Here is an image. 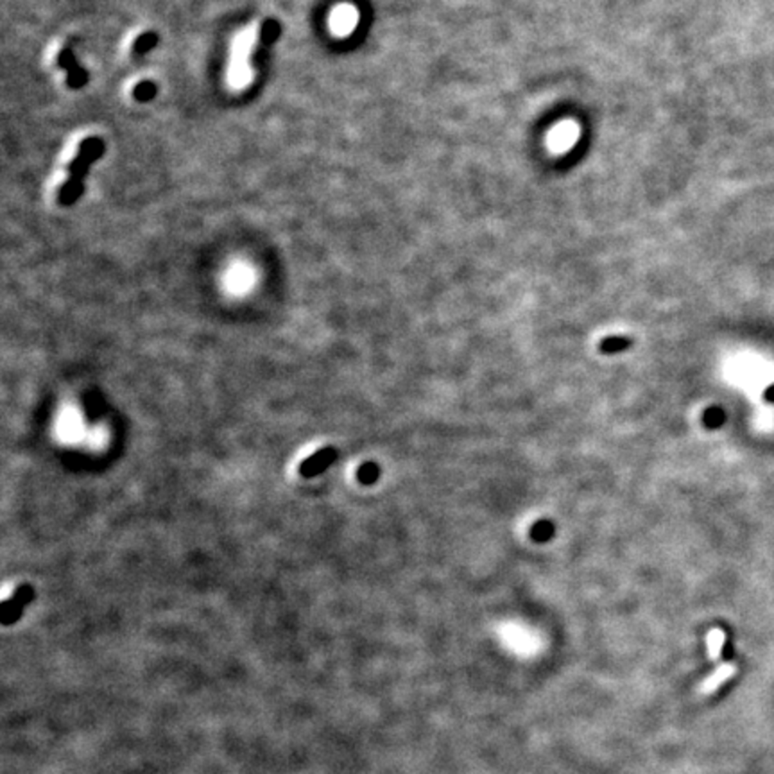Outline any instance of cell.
Here are the masks:
<instances>
[{
	"label": "cell",
	"instance_id": "cell-5",
	"mask_svg": "<svg viewBox=\"0 0 774 774\" xmlns=\"http://www.w3.org/2000/svg\"><path fill=\"white\" fill-rule=\"evenodd\" d=\"M735 672H737V667H735L733 663H722L719 669H715L714 672L710 674L705 681L701 683L699 692H701L702 695H710V693L717 692V688H721V685H724L728 679H731V677L735 676Z\"/></svg>",
	"mask_w": 774,
	"mask_h": 774
},
{
	"label": "cell",
	"instance_id": "cell-1",
	"mask_svg": "<svg viewBox=\"0 0 774 774\" xmlns=\"http://www.w3.org/2000/svg\"><path fill=\"white\" fill-rule=\"evenodd\" d=\"M106 144L101 137H88L81 142L77 153L69 165V177L57 192V203L70 206L85 192V177L90 167L104 154Z\"/></svg>",
	"mask_w": 774,
	"mask_h": 774
},
{
	"label": "cell",
	"instance_id": "cell-9",
	"mask_svg": "<svg viewBox=\"0 0 774 774\" xmlns=\"http://www.w3.org/2000/svg\"><path fill=\"white\" fill-rule=\"evenodd\" d=\"M158 93V86L154 85L153 81H142L133 88V97L138 102H149L153 101Z\"/></svg>",
	"mask_w": 774,
	"mask_h": 774
},
{
	"label": "cell",
	"instance_id": "cell-2",
	"mask_svg": "<svg viewBox=\"0 0 774 774\" xmlns=\"http://www.w3.org/2000/svg\"><path fill=\"white\" fill-rule=\"evenodd\" d=\"M57 67L67 70V85L72 90H79L88 83V72H86L76 60L72 45H67L60 50L56 60Z\"/></svg>",
	"mask_w": 774,
	"mask_h": 774
},
{
	"label": "cell",
	"instance_id": "cell-8",
	"mask_svg": "<svg viewBox=\"0 0 774 774\" xmlns=\"http://www.w3.org/2000/svg\"><path fill=\"white\" fill-rule=\"evenodd\" d=\"M722 645H724V633H722V629L714 627L708 633V654L712 660L721 658Z\"/></svg>",
	"mask_w": 774,
	"mask_h": 774
},
{
	"label": "cell",
	"instance_id": "cell-4",
	"mask_svg": "<svg viewBox=\"0 0 774 774\" xmlns=\"http://www.w3.org/2000/svg\"><path fill=\"white\" fill-rule=\"evenodd\" d=\"M577 137H579V129L576 124H561L554 129L548 138V144L556 153H564L569 151L572 145H576Z\"/></svg>",
	"mask_w": 774,
	"mask_h": 774
},
{
	"label": "cell",
	"instance_id": "cell-6",
	"mask_svg": "<svg viewBox=\"0 0 774 774\" xmlns=\"http://www.w3.org/2000/svg\"><path fill=\"white\" fill-rule=\"evenodd\" d=\"M280 34H282V24L278 20H274V18H267L262 24V27H260L258 43L262 45V47H267V45L274 43V41L278 40Z\"/></svg>",
	"mask_w": 774,
	"mask_h": 774
},
{
	"label": "cell",
	"instance_id": "cell-7",
	"mask_svg": "<svg viewBox=\"0 0 774 774\" xmlns=\"http://www.w3.org/2000/svg\"><path fill=\"white\" fill-rule=\"evenodd\" d=\"M158 41H160V36H158L156 32H153V31L144 32V34H140V36L135 40L133 53L138 54V56L151 53V50H153V48L158 45Z\"/></svg>",
	"mask_w": 774,
	"mask_h": 774
},
{
	"label": "cell",
	"instance_id": "cell-10",
	"mask_svg": "<svg viewBox=\"0 0 774 774\" xmlns=\"http://www.w3.org/2000/svg\"><path fill=\"white\" fill-rule=\"evenodd\" d=\"M371 472H376L375 466H371V464H367V466L364 468L362 472H360V473H364V475H359V479L362 480V482H371V480H375V479H376V475H371Z\"/></svg>",
	"mask_w": 774,
	"mask_h": 774
},
{
	"label": "cell",
	"instance_id": "cell-3",
	"mask_svg": "<svg viewBox=\"0 0 774 774\" xmlns=\"http://www.w3.org/2000/svg\"><path fill=\"white\" fill-rule=\"evenodd\" d=\"M335 459H337V452H335V448H330V447L321 448V450L312 454V456L308 457L301 466H299V473H301L303 477H306V479H311V477L319 475V473L325 472L327 468H330L332 464L335 463Z\"/></svg>",
	"mask_w": 774,
	"mask_h": 774
}]
</instances>
